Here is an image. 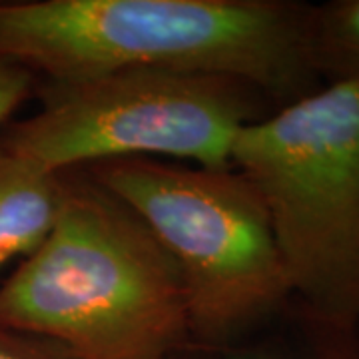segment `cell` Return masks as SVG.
Masks as SVG:
<instances>
[{"label": "cell", "mask_w": 359, "mask_h": 359, "mask_svg": "<svg viewBox=\"0 0 359 359\" xmlns=\"http://www.w3.org/2000/svg\"><path fill=\"white\" fill-rule=\"evenodd\" d=\"M309 18L292 0H0V60L46 80L216 74L283 106L321 86Z\"/></svg>", "instance_id": "cell-1"}, {"label": "cell", "mask_w": 359, "mask_h": 359, "mask_svg": "<svg viewBox=\"0 0 359 359\" xmlns=\"http://www.w3.org/2000/svg\"><path fill=\"white\" fill-rule=\"evenodd\" d=\"M0 323L80 359H174L192 347L174 262L86 170L66 172L50 233L0 285Z\"/></svg>", "instance_id": "cell-2"}, {"label": "cell", "mask_w": 359, "mask_h": 359, "mask_svg": "<svg viewBox=\"0 0 359 359\" xmlns=\"http://www.w3.org/2000/svg\"><path fill=\"white\" fill-rule=\"evenodd\" d=\"M230 164L264 202L292 299L359 327V84L323 82L245 124Z\"/></svg>", "instance_id": "cell-3"}, {"label": "cell", "mask_w": 359, "mask_h": 359, "mask_svg": "<svg viewBox=\"0 0 359 359\" xmlns=\"http://www.w3.org/2000/svg\"><path fill=\"white\" fill-rule=\"evenodd\" d=\"M86 172L128 205L174 262L192 347L222 353L292 304L268 212L238 168L124 158Z\"/></svg>", "instance_id": "cell-4"}, {"label": "cell", "mask_w": 359, "mask_h": 359, "mask_svg": "<svg viewBox=\"0 0 359 359\" xmlns=\"http://www.w3.org/2000/svg\"><path fill=\"white\" fill-rule=\"evenodd\" d=\"M40 110L0 134V146L48 172L124 158L231 166L238 132L262 118L259 92L202 72L138 68L46 80Z\"/></svg>", "instance_id": "cell-5"}, {"label": "cell", "mask_w": 359, "mask_h": 359, "mask_svg": "<svg viewBox=\"0 0 359 359\" xmlns=\"http://www.w3.org/2000/svg\"><path fill=\"white\" fill-rule=\"evenodd\" d=\"M66 172H48L0 146V269L25 259L50 233Z\"/></svg>", "instance_id": "cell-6"}, {"label": "cell", "mask_w": 359, "mask_h": 359, "mask_svg": "<svg viewBox=\"0 0 359 359\" xmlns=\"http://www.w3.org/2000/svg\"><path fill=\"white\" fill-rule=\"evenodd\" d=\"M278 332L222 351V359H359V327H341L308 316L292 299Z\"/></svg>", "instance_id": "cell-7"}, {"label": "cell", "mask_w": 359, "mask_h": 359, "mask_svg": "<svg viewBox=\"0 0 359 359\" xmlns=\"http://www.w3.org/2000/svg\"><path fill=\"white\" fill-rule=\"evenodd\" d=\"M309 44L320 80L359 84V0L311 6Z\"/></svg>", "instance_id": "cell-8"}, {"label": "cell", "mask_w": 359, "mask_h": 359, "mask_svg": "<svg viewBox=\"0 0 359 359\" xmlns=\"http://www.w3.org/2000/svg\"><path fill=\"white\" fill-rule=\"evenodd\" d=\"M0 359H80L68 347L0 323Z\"/></svg>", "instance_id": "cell-9"}, {"label": "cell", "mask_w": 359, "mask_h": 359, "mask_svg": "<svg viewBox=\"0 0 359 359\" xmlns=\"http://www.w3.org/2000/svg\"><path fill=\"white\" fill-rule=\"evenodd\" d=\"M36 88V74L28 68L0 60V128Z\"/></svg>", "instance_id": "cell-10"}, {"label": "cell", "mask_w": 359, "mask_h": 359, "mask_svg": "<svg viewBox=\"0 0 359 359\" xmlns=\"http://www.w3.org/2000/svg\"><path fill=\"white\" fill-rule=\"evenodd\" d=\"M174 359H184V353H182V355H178V358H174Z\"/></svg>", "instance_id": "cell-11"}]
</instances>
